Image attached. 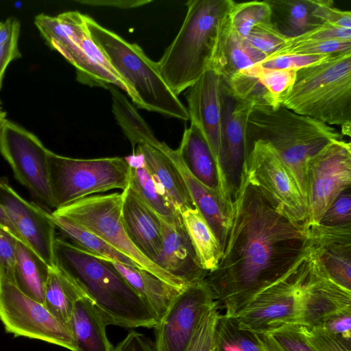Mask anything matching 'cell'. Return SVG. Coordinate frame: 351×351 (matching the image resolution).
Listing matches in <instances>:
<instances>
[{"label": "cell", "mask_w": 351, "mask_h": 351, "mask_svg": "<svg viewBox=\"0 0 351 351\" xmlns=\"http://www.w3.org/2000/svg\"><path fill=\"white\" fill-rule=\"evenodd\" d=\"M309 250L306 226L291 219L245 173L221 259L205 281L222 314L230 317L287 274Z\"/></svg>", "instance_id": "cell-1"}, {"label": "cell", "mask_w": 351, "mask_h": 351, "mask_svg": "<svg viewBox=\"0 0 351 351\" xmlns=\"http://www.w3.org/2000/svg\"><path fill=\"white\" fill-rule=\"evenodd\" d=\"M345 310H351V291L326 275L310 246L287 274L228 317L241 329L260 332L288 326L320 327Z\"/></svg>", "instance_id": "cell-2"}, {"label": "cell", "mask_w": 351, "mask_h": 351, "mask_svg": "<svg viewBox=\"0 0 351 351\" xmlns=\"http://www.w3.org/2000/svg\"><path fill=\"white\" fill-rule=\"evenodd\" d=\"M55 265L71 277L93 302L108 325L155 328L159 319L151 306L106 259L64 239L56 237Z\"/></svg>", "instance_id": "cell-3"}, {"label": "cell", "mask_w": 351, "mask_h": 351, "mask_svg": "<svg viewBox=\"0 0 351 351\" xmlns=\"http://www.w3.org/2000/svg\"><path fill=\"white\" fill-rule=\"evenodd\" d=\"M232 0H190L174 40L157 62L159 72L177 96L207 71Z\"/></svg>", "instance_id": "cell-4"}, {"label": "cell", "mask_w": 351, "mask_h": 351, "mask_svg": "<svg viewBox=\"0 0 351 351\" xmlns=\"http://www.w3.org/2000/svg\"><path fill=\"white\" fill-rule=\"evenodd\" d=\"M342 137L333 126L282 105L275 108L254 106L246 124L247 153L256 141L269 143L293 174L304 197L307 162L330 142Z\"/></svg>", "instance_id": "cell-5"}, {"label": "cell", "mask_w": 351, "mask_h": 351, "mask_svg": "<svg viewBox=\"0 0 351 351\" xmlns=\"http://www.w3.org/2000/svg\"><path fill=\"white\" fill-rule=\"evenodd\" d=\"M281 105L301 115L351 132V51L332 53L296 71Z\"/></svg>", "instance_id": "cell-6"}, {"label": "cell", "mask_w": 351, "mask_h": 351, "mask_svg": "<svg viewBox=\"0 0 351 351\" xmlns=\"http://www.w3.org/2000/svg\"><path fill=\"white\" fill-rule=\"evenodd\" d=\"M90 36L115 71L133 90L138 108L165 117L189 121L187 108L162 77L157 62L149 59L142 48L100 25L84 15Z\"/></svg>", "instance_id": "cell-7"}, {"label": "cell", "mask_w": 351, "mask_h": 351, "mask_svg": "<svg viewBox=\"0 0 351 351\" xmlns=\"http://www.w3.org/2000/svg\"><path fill=\"white\" fill-rule=\"evenodd\" d=\"M48 173L54 210L80 199L127 188L130 162L122 157L77 159L48 153Z\"/></svg>", "instance_id": "cell-8"}, {"label": "cell", "mask_w": 351, "mask_h": 351, "mask_svg": "<svg viewBox=\"0 0 351 351\" xmlns=\"http://www.w3.org/2000/svg\"><path fill=\"white\" fill-rule=\"evenodd\" d=\"M122 193L93 195L51 212V215L90 231L131 259L138 268L179 289L186 286L146 257L132 243L121 215Z\"/></svg>", "instance_id": "cell-9"}, {"label": "cell", "mask_w": 351, "mask_h": 351, "mask_svg": "<svg viewBox=\"0 0 351 351\" xmlns=\"http://www.w3.org/2000/svg\"><path fill=\"white\" fill-rule=\"evenodd\" d=\"M0 321L5 331L75 350L71 328L43 303L25 294L14 282L0 274Z\"/></svg>", "instance_id": "cell-10"}, {"label": "cell", "mask_w": 351, "mask_h": 351, "mask_svg": "<svg viewBox=\"0 0 351 351\" xmlns=\"http://www.w3.org/2000/svg\"><path fill=\"white\" fill-rule=\"evenodd\" d=\"M351 187L350 143L333 140L311 158L305 171L306 228L317 224L334 199Z\"/></svg>", "instance_id": "cell-11"}, {"label": "cell", "mask_w": 351, "mask_h": 351, "mask_svg": "<svg viewBox=\"0 0 351 351\" xmlns=\"http://www.w3.org/2000/svg\"><path fill=\"white\" fill-rule=\"evenodd\" d=\"M246 175L294 221L306 226L304 197L293 174L271 145L256 141L247 149Z\"/></svg>", "instance_id": "cell-12"}, {"label": "cell", "mask_w": 351, "mask_h": 351, "mask_svg": "<svg viewBox=\"0 0 351 351\" xmlns=\"http://www.w3.org/2000/svg\"><path fill=\"white\" fill-rule=\"evenodd\" d=\"M47 149L40 139L6 120L0 132V153L15 178L39 202L53 208L49 183Z\"/></svg>", "instance_id": "cell-13"}, {"label": "cell", "mask_w": 351, "mask_h": 351, "mask_svg": "<svg viewBox=\"0 0 351 351\" xmlns=\"http://www.w3.org/2000/svg\"><path fill=\"white\" fill-rule=\"evenodd\" d=\"M223 90L219 171L223 192L233 206L246 173V124L254 106L234 97L223 84Z\"/></svg>", "instance_id": "cell-14"}, {"label": "cell", "mask_w": 351, "mask_h": 351, "mask_svg": "<svg viewBox=\"0 0 351 351\" xmlns=\"http://www.w3.org/2000/svg\"><path fill=\"white\" fill-rule=\"evenodd\" d=\"M214 302L205 280L182 289L154 328L156 351H187L204 313Z\"/></svg>", "instance_id": "cell-15"}, {"label": "cell", "mask_w": 351, "mask_h": 351, "mask_svg": "<svg viewBox=\"0 0 351 351\" xmlns=\"http://www.w3.org/2000/svg\"><path fill=\"white\" fill-rule=\"evenodd\" d=\"M84 14L69 11L53 16L40 14L34 24L48 45L58 51L76 70L77 80L88 86L97 83L104 71L85 53L80 43Z\"/></svg>", "instance_id": "cell-16"}, {"label": "cell", "mask_w": 351, "mask_h": 351, "mask_svg": "<svg viewBox=\"0 0 351 351\" xmlns=\"http://www.w3.org/2000/svg\"><path fill=\"white\" fill-rule=\"evenodd\" d=\"M0 204L23 242L49 267H54L56 229L51 213L23 199L3 180H0Z\"/></svg>", "instance_id": "cell-17"}, {"label": "cell", "mask_w": 351, "mask_h": 351, "mask_svg": "<svg viewBox=\"0 0 351 351\" xmlns=\"http://www.w3.org/2000/svg\"><path fill=\"white\" fill-rule=\"evenodd\" d=\"M185 97L189 120L197 125L206 140L220 176L223 99L220 76L213 70L207 71L186 90Z\"/></svg>", "instance_id": "cell-18"}, {"label": "cell", "mask_w": 351, "mask_h": 351, "mask_svg": "<svg viewBox=\"0 0 351 351\" xmlns=\"http://www.w3.org/2000/svg\"><path fill=\"white\" fill-rule=\"evenodd\" d=\"M159 219L162 249L155 263L186 287L204 280L207 272L199 263L181 215Z\"/></svg>", "instance_id": "cell-19"}, {"label": "cell", "mask_w": 351, "mask_h": 351, "mask_svg": "<svg viewBox=\"0 0 351 351\" xmlns=\"http://www.w3.org/2000/svg\"><path fill=\"white\" fill-rule=\"evenodd\" d=\"M307 229L311 248L321 267L333 282L351 291V228L315 224Z\"/></svg>", "instance_id": "cell-20"}, {"label": "cell", "mask_w": 351, "mask_h": 351, "mask_svg": "<svg viewBox=\"0 0 351 351\" xmlns=\"http://www.w3.org/2000/svg\"><path fill=\"white\" fill-rule=\"evenodd\" d=\"M122 219L134 245L154 263L162 249L158 215L128 185L122 192Z\"/></svg>", "instance_id": "cell-21"}, {"label": "cell", "mask_w": 351, "mask_h": 351, "mask_svg": "<svg viewBox=\"0 0 351 351\" xmlns=\"http://www.w3.org/2000/svg\"><path fill=\"white\" fill-rule=\"evenodd\" d=\"M176 151L189 171L221 198L231 215L233 207L223 191L215 158L195 123L191 122L190 126L184 130L180 145Z\"/></svg>", "instance_id": "cell-22"}, {"label": "cell", "mask_w": 351, "mask_h": 351, "mask_svg": "<svg viewBox=\"0 0 351 351\" xmlns=\"http://www.w3.org/2000/svg\"><path fill=\"white\" fill-rule=\"evenodd\" d=\"M159 147L139 144L133 151L143 162L168 202L180 213L195 207L179 170L171 158Z\"/></svg>", "instance_id": "cell-23"}, {"label": "cell", "mask_w": 351, "mask_h": 351, "mask_svg": "<svg viewBox=\"0 0 351 351\" xmlns=\"http://www.w3.org/2000/svg\"><path fill=\"white\" fill-rule=\"evenodd\" d=\"M162 150L175 163L195 206L210 227L223 250L231 217L223 200L189 171L180 159L176 149H172L166 144Z\"/></svg>", "instance_id": "cell-24"}, {"label": "cell", "mask_w": 351, "mask_h": 351, "mask_svg": "<svg viewBox=\"0 0 351 351\" xmlns=\"http://www.w3.org/2000/svg\"><path fill=\"white\" fill-rule=\"evenodd\" d=\"M266 58L263 53L252 47L233 29L228 14L210 69L215 71L223 81H226L235 73Z\"/></svg>", "instance_id": "cell-25"}, {"label": "cell", "mask_w": 351, "mask_h": 351, "mask_svg": "<svg viewBox=\"0 0 351 351\" xmlns=\"http://www.w3.org/2000/svg\"><path fill=\"white\" fill-rule=\"evenodd\" d=\"M106 326L102 315L87 295L79 299L74 304L69 323L75 351H112Z\"/></svg>", "instance_id": "cell-26"}, {"label": "cell", "mask_w": 351, "mask_h": 351, "mask_svg": "<svg viewBox=\"0 0 351 351\" xmlns=\"http://www.w3.org/2000/svg\"><path fill=\"white\" fill-rule=\"evenodd\" d=\"M131 287L151 306L160 319L182 289L162 281L150 272L108 260Z\"/></svg>", "instance_id": "cell-27"}, {"label": "cell", "mask_w": 351, "mask_h": 351, "mask_svg": "<svg viewBox=\"0 0 351 351\" xmlns=\"http://www.w3.org/2000/svg\"><path fill=\"white\" fill-rule=\"evenodd\" d=\"M271 10V22L288 38H295L322 23L313 12L319 0H267Z\"/></svg>", "instance_id": "cell-28"}, {"label": "cell", "mask_w": 351, "mask_h": 351, "mask_svg": "<svg viewBox=\"0 0 351 351\" xmlns=\"http://www.w3.org/2000/svg\"><path fill=\"white\" fill-rule=\"evenodd\" d=\"M86 295L83 289L67 274L56 265L49 268L45 285L43 304L69 326L75 303Z\"/></svg>", "instance_id": "cell-29"}, {"label": "cell", "mask_w": 351, "mask_h": 351, "mask_svg": "<svg viewBox=\"0 0 351 351\" xmlns=\"http://www.w3.org/2000/svg\"><path fill=\"white\" fill-rule=\"evenodd\" d=\"M180 215L201 267L207 274L212 272L222 255L213 230L196 207L187 208Z\"/></svg>", "instance_id": "cell-30"}, {"label": "cell", "mask_w": 351, "mask_h": 351, "mask_svg": "<svg viewBox=\"0 0 351 351\" xmlns=\"http://www.w3.org/2000/svg\"><path fill=\"white\" fill-rule=\"evenodd\" d=\"M16 285L27 295L43 303L45 285L50 267L21 241L16 240Z\"/></svg>", "instance_id": "cell-31"}, {"label": "cell", "mask_w": 351, "mask_h": 351, "mask_svg": "<svg viewBox=\"0 0 351 351\" xmlns=\"http://www.w3.org/2000/svg\"><path fill=\"white\" fill-rule=\"evenodd\" d=\"M106 88L109 90L112 96L114 117L131 143L133 151L139 144L160 147L162 142L155 137L149 125L119 88L113 84H107Z\"/></svg>", "instance_id": "cell-32"}, {"label": "cell", "mask_w": 351, "mask_h": 351, "mask_svg": "<svg viewBox=\"0 0 351 351\" xmlns=\"http://www.w3.org/2000/svg\"><path fill=\"white\" fill-rule=\"evenodd\" d=\"M51 219L66 241L95 256L138 267L129 258L117 251L97 235L69 221L51 215Z\"/></svg>", "instance_id": "cell-33"}, {"label": "cell", "mask_w": 351, "mask_h": 351, "mask_svg": "<svg viewBox=\"0 0 351 351\" xmlns=\"http://www.w3.org/2000/svg\"><path fill=\"white\" fill-rule=\"evenodd\" d=\"M141 162L137 163L128 160L130 165L128 185L159 217L169 219L180 215L168 202L141 157Z\"/></svg>", "instance_id": "cell-34"}, {"label": "cell", "mask_w": 351, "mask_h": 351, "mask_svg": "<svg viewBox=\"0 0 351 351\" xmlns=\"http://www.w3.org/2000/svg\"><path fill=\"white\" fill-rule=\"evenodd\" d=\"M222 83L234 97L256 106L278 108V106L258 76L248 68L245 69Z\"/></svg>", "instance_id": "cell-35"}, {"label": "cell", "mask_w": 351, "mask_h": 351, "mask_svg": "<svg viewBox=\"0 0 351 351\" xmlns=\"http://www.w3.org/2000/svg\"><path fill=\"white\" fill-rule=\"evenodd\" d=\"M271 10L267 1L237 3L233 1L229 19L233 29L243 38L254 26L271 22Z\"/></svg>", "instance_id": "cell-36"}, {"label": "cell", "mask_w": 351, "mask_h": 351, "mask_svg": "<svg viewBox=\"0 0 351 351\" xmlns=\"http://www.w3.org/2000/svg\"><path fill=\"white\" fill-rule=\"evenodd\" d=\"M215 351H262L251 333L220 314L215 329Z\"/></svg>", "instance_id": "cell-37"}, {"label": "cell", "mask_w": 351, "mask_h": 351, "mask_svg": "<svg viewBox=\"0 0 351 351\" xmlns=\"http://www.w3.org/2000/svg\"><path fill=\"white\" fill-rule=\"evenodd\" d=\"M345 51H351V40H299L289 38L267 59L281 56L326 55Z\"/></svg>", "instance_id": "cell-38"}, {"label": "cell", "mask_w": 351, "mask_h": 351, "mask_svg": "<svg viewBox=\"0 0 351 351\" xmlns=\"http://www.w3.org/2000/svg\"><path fill=\"white\" fill-rule=\"evenodd\" d=\"M20 23L13 16L0 22V90L9 64L21 57L19 49Z\"/></svg>", "instance_id": "cell-39"}, {"label": "cell", "mask_w": 351, "mask_h": 351, "mask_svg": "<svg viewBox=\"0 0 351 351\" xmlns=\"http://www.w3.org/2000/svg\"><path fill=\"white\" fill-rule=\"evenodd\" d=\"M248 69L256 73L264 86L268 90L278 106L291 88L295 78V70H269L265 69L257 64Z\"/></svg>", "instance_id": "cell-40"}, {"label": "cell", "mask_w": 351, "mask_h": 351, "mask_svg": "<svg viewBox=\"0 0 351 351\" xmlns=\"http://www.w3.org/2000/svg\"><path fill=\"white\" fill-rule=\"evenodd\" d=\"M220 314L215 301L204 313L187 351H215V329Z\"/></svg>", "instance_id": "cell-41"}, {"label": "cell", "mask_w": 351, "mask_h": 351, "mask_svg": "<svg viewBox=\"0 0 351 351\" xmlns=\"http://www.w3.org/2000/svg\"><path fill=\"white\" fill-rule=\"evenodd\" d=\"M245 39L268 58L289 38L282 34L271 22H267L254 26Z\"/></svg>", "instance_id": "cell-42"}, {"label": "cell", "mask_w": 351, "mask_h": 351, "mask_svg": "<svg viewBox=\"0 0 351 351\" xmlns=\"http://www.w3.org/2000/svg\"><path fill=\"white\" fill-rule=\"evenodd\" d=\"M317 224L326 228H351V187L334 199Z\"/></svg>", "instance_id": "cell-43"}, {"label": "cell", "mask_w": 351, "mask_h": 351, "mask_svg": "<svg viewBox=\"0 0 351 351\" xmlns=\"http://www.w3.org/2000/svg\"><path fill=\"white\" fill-rule=\"evenodd\" d=\"M301 328L306 341L314 351H351V341L321 327L301 326Z\"/></svg>", "instance_id": "cell-44"}, {"label": "cell", "mask_w": 351, "mask_h": 351, "mask_svg": "<svg viewBox=\"0 0 351 351\" xmlns=\"http://www.w3.org/2000/svg\"><path fill=\"white\" fill-rule=\"evenodd\" d=\"M330 55L331 54L311 56H281L271 59L265 60L256 64L265 69H290L297 71L300 69L320 62Z\"/></svg>", "instance_id": "cell-45"}, {"label": "cell", "mask_w": 351, "mask_h": 351, "mask_svg": "<svg viewBox=\"0 0 351 351\" xmlns=\"http://www.w3.org/2000/svg\"><path fill=\"white\" fill-rule=\"evenodd\" d=\"M283 351H314L306 341L301 326H288L267 331Z\"/></svg>", "instance_id": "cell-46"}, {"label": "cell", "mask_w": 351, "mask_h": 351, "mask_svg": "<svg viewBox=\"0 0 351 351\" xmlns=\"http://www.w3.org/2000/svg\"><path fill=\"white\" fill-rule=\"evenodd\" d=\"M16 239L0 227V274L15 283Z\"/></svg>", "instance_id": "cell-47"}, {"label": "cell", "mask_w": 351, "mask_h": 351, "mask_svg": "<svg viewBox=\"0 0 351 351\" xmlns=\"http://www.w3.org/2000/svg\"><path fill=\"white\" fill-rule=\"evenodd\" d=\"M322 23L351 29V12L336 8L331 0H319L313 12Z\"/></svg>", "instance_id": "cell-48"}, {"label": "cell", "mask_w": 351, "mask_h": 351, "mask_svg": "<svg viewBox=\"0 0 351 351\" xmlns=\"http://www.w3.org/2000/svg\"><path fill=\"white\" fill-rule=\"evenodd\" d=\"M295 38L299 40H351V29L322 23Z\"/></svg>", "instance_id": "cell-49"}, {"label": "cell", "mask_w": 351, "mask_h": 351, "mask_svg": "<svg viewBox=\"0 0 351 351\" xmlns=\"http://www.w3.org/2000/svg\"><path fill=\"white\" fill-rule=\"evenodd\" d=\"M345 339L351 341V310L335 313L328 317L320 326Z\"/></svg>", "instance_id": "cell-50"}, {"label": "cell", "mask_w": 351, "mask_h": 351, "mask_svg": "<svg viewBox=\"0 0 351 351\" xmlns=\"http://www.w3.org/2000/svg\"><path fill=\"white\" fill-rule=\"evenodd\" d=\"M112 351H156L155 345L142 333L132 330Z\"/></svg>", "instance_id": "cell-51"}, {"label": "cell", "mask_w": 351, "mask_h": 351, "mask_svg": "<svg viewBox=\"0 0 351 351\" xmlns=\"http://www.w3.org/2000/svg\"><path fill=\"white\" fill-rule=\"evenodd\" d=\"M150 0H81L78 3L91 6L113 7L120 9H130L151 3Z\"/></svg>", "instance_id": "cell-52"}, {"label": "cell", "mask_w": 351, "mask_h": 351, "mask_svg": "<svg viewBox=\"0 0 351 351\" xmlns=\"http://www.w3.org/2000/svg\"><path fill=\"white\" fill-rule=\"evenodd\" d=\"M0 227L12 234L16 240L21 241L23 243V240L18 232L17 230L14 226L12 221L10 220L3 208L0 204Z\"/></svg>", "instance_id": "cell-53"}, {"label": "cell", "mask_w": 351, "mask_h": 351, "mask_svg": "<svg viewBox=\"0 0 351 351\" xmlns=\"http://www.w3.org/2000/svg\"><path fill=\"white\" fill-rule=\"evenodd\" d=\"M6 120V112L3 110L0 101V132Z\"/></svg>", "instance_id": "cell-54"}]
</instances>
